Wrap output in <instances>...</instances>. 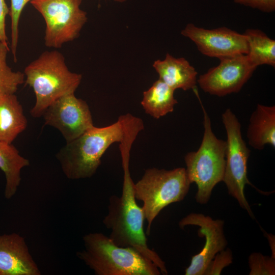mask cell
Instances as JSON below:
<instances>
[{"label": "cell", "mask_w": 275, "mask_h": 275, "mask_svg": "<svg viewBox=\"0 0 275 275\" xmlns=\"http://www.w3.org/2000/svg\"><path fill=\"white\" fill-rule=\"evenodd\" d=\"M142 122L141 118L128 113L120 116L111 125L94 126L66 143L56 155L65 176L72 180L91 177L106 150L115 143L122 142L130 131Z\"/></svg>", "instance_id": "cell-1"}, {"label": "cell", "mask_w": 275, "mask_h": 275, "mask_svg": "<svg viewBox=\"0 0 275 275\" xmlns=\"http://www.w3.org/2000/svg\"><path fill=\"white\" fill-rule=\"evenodd\" d=\"M130 156H122L123 183L121 196L112 195L109 198L108 212L103 219L106 228L111 230L109 238L116 245L132 248L151 260L161 273L168 274L164 262L157 253L150 249L144 230L145 216L134 196L133 185L129 171Z\"/></svg>", "instance_id": "cell-2"}, {"label": "cell", "mask_w": 275, "mask_h": 275, "mask_svg": "<svg viewBox=\"0 0 275 275\" xmlns=\"http://www.w3.org/2000/svg\"><path fill=\"white\" fill-rule=\"evenodd\" d=\"M24 81L32 88L36 102L30 111L34 118L42 117L60 98L74 94L81 81L80 74L67 66L64 56L57 50L45 51L26 66Z\"/></svg>", "instance_id": "cell-3"}, {"label": "cell", "mask_w": 275, "mask_h": 275, "mask_svg": "<svg viewBox=\"0 0 275 275\" xmlns=\"http://www.w3.org/2000/svg\"><path fill=\"white\" fill-rule=\"evenodd\" d=\"M84 249L78 257L96 275H159L157 266L131 247L116 245L101 233L83 237Z\"/></svg>", "instance_id": "cell-4"}, {"label": "cell", "mask_w": 275, "mask_h": 275, "mask_svg": "<svg viewBox=\"0 0 275 275\" xmlns=\"http://www.w3.org/2000/svg\"><path fill=\"white\" fill-rule=\"evenodd\" d=\"M201 104L203 113L204 133L201 145L196 151L186 154V172L190 182L195 183L198 190L196 202L207 204L215 186L223 181L226 163V141L213 133L210 119Z\"/></svg>", "instance_id": "cell-5"}, {"label": "cell", "mask_w": 275, "mask_h": 275, "mask_svg": "<svg viewBox=\"0 0 275 275\" xmlns=\"http://www.w3.org/2000/svg\"><path fill=\"white\" fill-rule=\"evenodd\" d=\"M190 184L184 168L145 170L142 178L134 183L133 190L136 200L143 204L142 207L147 222L146 234H150L153 222L164 208L184 199Z\"/></svg>", "instance_id": "cell-6"}, {"label": "cell", "mask_w": 275, "mask_h": 275, "mask_svg": "<svg viewBox=\"0 0 275 275\" xmlns=\"http://www.w3.org/2000/svg\"><path fill=\"white\" fill-rule=\"evenodd\" d=\"M222 118L227 134L226 163L223 181L229 194L254 218L244 195L245 185L253 186L247 177V163L250 150L243 140L240 123L231 109H226L222 115Z\"/></svg>", "instance_id": "cell-7"}, {"label": "cell", "mask_w": 275, "mask_h": 275, "mask_svg": "<svg viewBox=\"0 0 275 275\" xmlns=\"http://www.w3.org/2000/svg\"><path fill=\"white\" fill-rule=\"evenodd\" d=\"M82 0H32L30 3L45 22V45L61 48L77 38L86 24L87 13L80 9Z\"/></svg>", "instance_id": "cell-8"}, {"label": "cell", "mask_w": 275, "mask_h": 275, "mask_svg": "<svg viewBox=\"0 0 275 275\" xmlns=\"http://www.w3.org/2000/svg\"><path fill=\"white\" fill-rule=\"evenodd\" d=\"M219 60L218 65L197 79L204 92L218 97L239 92L257 68L244 54Z\"/></svg>", "instance_id": "cell-9"}, {"label": "cell", "mask_w": 275, "mask_h": 275, "mask_svg": "<svg viewBox=\"0 0 275 275\" xmlns=\"http://www.w3.org/2000/svg\"><path fill=\"white\" fill-rule=\"evenodd\" d=\"M45 124L58 130L66 143L71 142L94 126L91 112L86 101L74 94L64 96L45 111Z\"/></svg>", "instance_id": "cell-10"}, {"label": "cell", "mask_w": 275, "mask_h": 275, "mask_svg": "<svg viewBox=\"0 0 275 275\" xmlns=\"http://www.w3.org/2000/svg\"><path fill=\"white\" fill-rule=\"evenodd\" d=\"M181 33L207 57L220 59L248 52L246 36L225 26L209 30L189 23Z\"/></svg>", "instance_id": "cell-11"}, {"label": "cell", "mask_w": 275, "mask_h": 275, "mask_svg": "<svg viewBox=\"0 0 275 275\" xmlns=\"http://www.w3.org/2000/svg\"><path fill=\"white\" fill-rule=\"evenodd\" d=\"M189 225L199 227V237L205 238V243L201 251L193 256L190 263L185 270V275H204L210 262L215 255L226 249L228 241L225 237L222 219H213L202 213H191L179 222V226L183 229Z\"/></svg>", "instance_id": "cell-12"}, {"label": "cell", "mask_w": 275, "mask_h": 275, "mask_svg": "<svg viewBox=\"0 0 275 275\" xmlns=\"http://www.w3.org/2000/svg\"><path fill=\"white\" fill-rule=\"evenodd\" d=\"M24 238L16 233L0 235V275H40Z\"/></svg>", "instance_id": "cell-13"}, {"label": "cell", "mask_w": 275, "mask_h": 275, "mask_svg": "<svg viewBox=\"0 0 275 275\" xmlns=\"http://www.w3.org/2000/svg\"><path fill=\"white\" fill-rule=\"evenodd\" d=\"M153 67L159 79L174 90L187 91L196 86L198 72L184 58H176L167 53L163 60L155 61Z\"/></svg>", "instance_id": "cell-14"}, {"label": "cell", "mask_w": 275, "mask_h": 275, "mask_svg": "<svg viewBox=\"0 0 275 275\" xmlns=\"http://www.w3.org/2000/svg\"><path fill=\"white\" fill-rule=\"evenodd\" d=\"M249 145L263 150L266 145L275 147V106L258 104L251 114L246 133Z\"/></svg>", "instance_id": "cell-15"}, {"label": "cell", "mask_w": 275, "mask_h": 275, "mask_svg": "<svg viewBox=\"0 0 275 275\" xmlns=\"http://www.w3.org/2000/svg\"><path fill=\"white\" fill-rule=\"evenodd\" d=\"M27 126V119L16 95H0V142L12 144Z\"/></svg>", "instance_id": "cell-16"}, {"label": "cell", "mask_w": 275, "mask_h": 275, "mask_svg": "<svg viewBox=\"0 0 275 275\" xmlns=\"http://www.w3.org/2000/svg\"><path fill=\"white\" fill-rule=\"evenodd\" d=\"M29 164V160L22 156L12 144L0 142V169L6 178L4 196L6 199L15 195L21 181V170Z\"/></svg>", "instance_id": "cell-17"}, {"label": "cell", "mask_w": 275, "mask_h": 275, "mask_svg": "<svg viewBox=\"0 0 275 275\" xmlns=\"http://www.w3.org/2000/svg\"><path fill=\"white\" fill-rule=\"evenodd\" d=\"M175 90L158 79L143 93L141 105L145 113L158 119L173 111L178 103Z\"/></svg>", "instance_id": "cell-18"}, {"label": "cell", "mask_w": 275, "mask_h": 275, "mask_svg": "<svg viewBox=\"0 0 275 275\" xmlns=\"http://www.w3.org/2000/svg\"><path fill=\"white\" fill-rule=\"evenodd\" d=\"M243 34L248 44L246 56L251 63L257 67L262 65L274 67L275 40L258 29H247Z\"/></svg>", "instance_id": "cell-19"}, {"label": "cell", "mask_w": 275, "mask_h": 275, "mask_svg": "<svg viewBox=\"0 0 275 275\" xmlns=\"http://www.w3.org/2000/svg\"><path fill=\"white\" fill-rule=\"evenodd\" d=\"M8 45L0 42V95L15 94L18 86L24 82L25 76L20 71H14L7 62Z\"/></svg>", "instance_id": "cell-20"}, {"label": "cell", "mask_w": 275, "mask_h": 275, "mask_svg": "<svg viewBox=\"0 0 275 275\" xmlns=\"http://www.w3.org/2000/svg\"><path fill=\"white\" fill-rule=\"evenodd\" d=\"M32 0H11L9 14L11 17V50L16 62V50L19 38L20 17L25 5Z\"/></svg>", "instance_id": "cell-21"}, {"label": "cell", "mask_w": 275, "mask_h": 275, "mask_svg": "<svg viewBox=\"0 0 275 275\" xmlns=\"http://www.w3.org/2000/svg\"><path fill=\"white\" fill-rule=\"evenodd\" d=\"M250 275H274L275 257L252 253L248 258Z\"/></svg>", "instance_id": "cell-22"}, {"label": "cell", "mask_w": 275, "mask_h": 275, "mask_svg": "<svg viewBox=\"0 0 275 275\" xmlns=\"http://www.w3.org/2000/svg\"><path fill=\"white\" fill-rule=\"evenodd\" d=\"M233 262V254L229 248L217 253L210 262L204 275H219L222 270Z\"/></svg>", "instance_id": "cell-23"}, {"label": "cell", "mask_w": 275, "mask_h": 275, "mask_svg": "<svg viewBox=\"0 0 275 275\" xmlns=\"http://www.w3.org/2000/svg\"><path fill=\"white\" fill-rule=\"evenodd\" d=\"M234 2L263 12L270 13L275 10V0H234Z\"/></svg>", "instance_id": "cell-24"}, {"label": "cell", "mask_w": 275, "mask_h": 275, "mask_svg": "<svg viewBox=\"0 0 275 275\" xmlns=\"http://www.w3.org/2000/svg\"><path fill=\"white\" fill-rule=\"evenodd\" d=\"M9 13L5 0H0V42L8 45V37L6 33V17Z\"/></svg>", "instance_id": "cell-25"}, {"label": "cell", "mask_w": 275, "mask_h": 275, "mask_svg": "<svg viewBox=\"0 0 275 275\" xmlns=\"http://www.w3.org/2000/svg\"><path fill=\"white\" fill-rule=\"evenodd\" d=\"M267 237L270 246L272 251V256L275 257L274 255V236L265 232Z\"/></svg>", "instance_id": "cell-26"}, {"label": "cell", "mask_w": 275, "mask_h": 275, "mask_svg": "<svg viewBox=\"0 0 275 275\" xmlns=\"http://www.w3.org/2000/svg\"><path fill=\"white\" fill-rule=\"evenodd\" d=\"M115 2H118V3H123V2H126V1L127 0H114Z\"/></svg>", "instance_id": "cell-27"}]
</instances>
